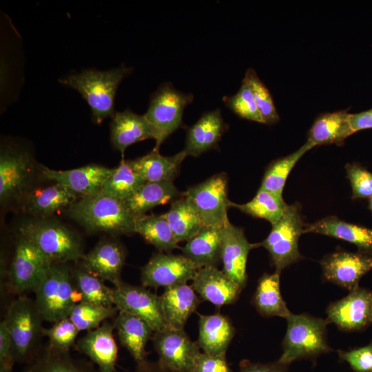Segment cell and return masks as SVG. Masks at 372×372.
I'll use <instances>...</instances> for the list:
<instances>
[{"instance_id": "50", "label": "cell", "mask_w": 372, "mask_h": 372, "mask_svg": "<svg viewBox=\"0 0 372 372\" xmlns=\"http://www.w3.org/2000/svg\"><path fill=\"white\" fill-rule=\"evenodd\" d=\"M349 123L353 134L372 128V108L355 114H349Z\"/></svg>"}, {"instance_id": "39", "label": "cell", "mask_w": 372, "mask_h": 372, "mask_svg": "<svg viewBox=\"0 0 372 372\" xmlns=\"http://www.w3.org/2000/svg\"><path fill=\"white\" fill-rule=\"evenodd\" d=\"M76 287L83 300L105 307H113V288L87 271L81 264L72 269Z\"/></svg>"}, {"instance_id": "51", "label": "cell", "mask_w": 372, "mask_h": 372, "mask_svg": "<svg viewBox=\"0 0 372 372\" xmlns=\"http://www.w3.org/2000/svg\"><path fill=\"white\" fill-rule=\"evenodd\" d=\"M134 372H178L174 371L160 362H151L145 360L141 363L136 364V366Z\"/></svg>"}, {"instance_id": "36", "label": "cell", "mask_w": 372, "mask_h": 372, "mask_svg": "<svg viewBox=\"0 0 372 372\" xmlns=\"http://www.w3.org/2000/svg\"><path fill=\"white\" fill-rule=\"evenodd\" d=\"M135 233L139 234L147 242L160 252L169 254L178 248V242L164 214L143 215L137 218Z\"/></svg>"}, {"instance_id": "4", "label": "cell", "mask_w": 372, "mask_h": 372, "mask_svg": "<svg viewBox=\"0 0 372 372\" xmlns=\"http://www.w3.org/2000/svg\"><path fill=\"white\" fill-rule=\"evenodd\" d=\"M34 293L43 320L51 323L68 318L73 307L83 300L68 263H52Z\"/></svg>"}, {"instance_id": "38", "label": "cell", "mask_w": 372, "mask_h": 372, "mask_svg": "<svg viewBox=\"0 0 372 372\" xmlns=\"http://www.w3.org/2000/svg\"><path fill=\"white\" fill-rule=\"evenodd\" d=\"M145 183L133 170L128 161L123 159L117 167L113 168L112 174L105 180L101 192L123 200L132 195Z\"/></svg>"}, {"instance_id": "20", "label": "cell", "mask_w": 372, "mask_h": 372, "mask_svg": "<svg viewBox=\"0 0 372 372\" xmlns=\"http://www.w3.org/2000/svg\"><path fill=\"white\" fill-rule=\"evenodd\" d=\"M112 171L113 168L96 164L69 170H55L41 166L45 178L68 187L80 198L101 192L103 183Z\"/></svg>"}, {"instance_id": "31", "label": "cell", "mask_w": 372, "mask_h": 372, "mask_svg": "<svg viewBox=\"0 0 372 372\" xmlns=\"http://www.w3.org/2000/svg\"><path fill=\"white\" fill-rule=\"evenodd\" d=\"M187 156L184 150L172 156H162L152 150L141 157L128 160V163L146 183L173 181Z\"/></svg>"}, {"instance_id": "25", "label": "cell", "mask_w": 372, "mask_h": 372, "mask_svg": "<svg viewBox=\"0 0 372 372\" xmlns=\"http://www.w3.org/2000/svg\"><path fill=\"white\" fill-rule=\"evenodd\" d=\"M223 228L203 225L198 232L186 241L183 255L198 269L215 267L221 263Z\"/></svg>"}, {"instance_id": "47", "label": "cell", "mask_w": 372, "mask_h": 372, "mask_svg": "<svg viewBox=\"0 0 372 372\" xmlns=\"http://www.w3.org/2000/svg\"><path fill=\"white\" fill-rule=\"evenodd\" d=\"M194 372H231L225 356L200 353L198 356Z\"/></svg>"}, {"instance_id": "6", "label": "cell", "mask_w": 372, "mask_h": 372, "mask_svg": "<svg viewBox=\"0 0 372 372\" xmlns=\"http://www.w3.org/2000/svg\"><path fill=\"white\" fill-rule=\"evenodd\" d=\"M282 340L283 352L278 362L289 365L295 360L310 358L331 351L327 342V320L307 314L291 313Z\"/></svg>"}, {"instance_id": "13", "label": "cell", "mask_w": 372, "mask_h": 372, "mask_svg": "<svg viewBox=\"0 0 372 372\" xmlns=\"http://www.w3.org/2000/svg\"><path fill=\"white\" fill-rule=\"evenodd\" d=\"M152 339L162 364L178 372H194L200 347L184 329L167 327L154 332Z\"/></svg>"}, {"instance_id": "42", "label": "cell", "mask_w": 372, "mask_h": 372, "mask_svg": "<svg viewBox=\"0 0 372 372\" xmlns=\"http://www.w3.org/2000/svg\"><path fill=\"white\" fill-rule=\"evenodd\" d=\"M249 85L264 123L272 125L278 123V114L271 95L253 68L247 70L243 79Z\"/></svg>"}, {"instance_id": "34", "label": "cell", "mask_w": 372, "mask_h": 372, "mask_svg": "<svg viewBox=\"0 0 372 372\" xmlns=\"http://www.w3.org/2000/svg\"><path fill=\"white\" fill-rule=\"evenodd\" d=\"M280 273H264L258 280L252 304L262 316L285 319L291 313L284 301L280 288Z\"/></svg>"}, {"instance_id": "3", "label": "cell", "mask_w": 372, "mask_h": 372, "mask_svg": "<svg viewBox=\"0 0 372 372\" xmlns=\"http://www.w3.org/2000/svg\"><path fill=\"white\" fill-rule=\"evenodd\" d=\"M131 69L121 65L108 71L85 70L65 76L59 81L78 91L92 110L94 122L101 124L114 114V99L121 81Z\"/></svg>"}, {"instance_id": "21", "label": "cell", "mask_w": 372, "mask_h": 372, "mask_svg": "<svg viewBox=\"0 0 372 372\" xmlns=\"http://www.w3.org/2000/svg\"><path fill=\"white\" fill-rule=\"evenodd\" d=\"M192 287L200 297L217 307L230 304L237 300L242 288L215 267L198 269Z\"/></svg>"}, {"instance_id": "52", "label": "cell", "mask_w": 372, "mask_h": 372, "mask_svg": "<svg viewBox=\"0 0 372 372\" xmlns=\"http://www.w3.org/2000/svg\"><path fill=\"white\" fill-rule=\"evenodd\" d=\"M14 362L0 363V372H13Z\"/></svg>"}, {"instance_id": "9", "label": "cell", "mask_w": 372, "mask_h": 372, "mask_svg": "<svg viewBox=\"0 0 372 372\" xmlns=\"http://www.w3.org/2000/svg\"><path fill=\"white\" fill-rule=\"evenodd\" d=\"M225 173L211 176L189 187L183 194L196 210L203 225L223 228L229 222L228 181Z\"/></svg>"}, {"instance_id": "37", "label": "cell", "mask_w": 372, "mask_h": 372, "mask_svg": "<svg viewBox=\"0 0 372 372\" xmlns=\"http://www.w3.org/2000/svg\"><path fill=\"white\" fill-rule=\"evenodd\" d=\"M287 205L282 196L259 188L251 200L244 204L231 202V207L252 217L265 219L273 225L282 217Z\"/></svg>"}, {"instance_id": "26", "label": "cell", "mask_w": 372, "mask_h": 372, "mask_svg": "<svg viewBox=\"0 0 372 372\" xmlns=\"http://www.w3.org/2000/svg\"><path fill=\"white\" fill-rule=\"evenodd\" d=\"M114 325L121 344L136 364L146 360L145 346L154 332L150 325L142 318L123 311H118Z\"/></svg>"}, {"instance_id": "12", "label": "cell", "mask_w": 372, "mask_h": 372, "mask_svg": "<svg viewBox=\"0 0 372 372\" xmlns=\"http://www.w3.org/2000/svg\"><path fill=\"white\" fill-rule=\"evenodd\" d=\"M114 305L118 311L135 315L146 321L154 332L168 327L161 296L144 286L132 285L123 281L113 287Z\"/></svg>"}, {"instance_id": "43", "label": "cell", "mask_w": 372, "mask_h": 372, "mask_svg": "<svg viewBox=\"0 0 372 372\" xmlns=\"http://www.w3.org/2000/svg\"><path fill=\"white\" fill-rule=\"evenodd\" d=\"M223 100L225 105L240 118L264 123L252 92L244 79L236 94L231 96H225Z\"/></svg>"}, {"instance_id": "48", "label": "cell", "mask_w": 372, "mask_h": 372, "mask_svg": "<svg viewBox=\"0 0 372 372\" xmlns=\"http://www.w3.org/2000/svg\"><path fill=\"white\" fill-rule=\"evenodd\" d=\"M288 366L278 361L271 363H259L244 360L240 363L239 372H287Z\"/></svg>"}, {"instance_id": "23", "label": "cell", "mask_w": 372, "mask_h": 372, "mask_svg": "<svg viewBox=\"0 0 372 372\" xmlns=\"http://www.w3.org/2000/svg\"><path fill=\"white\" fill-rule=\"evenodd\" d=\"M110 123L112 145L122 156L127 147L148 138L156 139V133L144 114H137L130 110L115 112Z\"/></svg>"}, {"instance_id": "45", "label": "cell", "mask_w": 372, "mask_h": 372, "mask_svg": "<svg viewBox=\"0 0 372 372\" xmlns=\"http://www.w3.org/2000/svg\"><path fill=\"white\" fill-rule=\"evenodd\" d=\"M345 168L352 188V198L372 197V173L358 163H348Z\"/></svg>"}, {"instance_id": "30", "label": "cell", "mask_w": 372, "mask_h": 372, "mask_svg": "<svg viewBox=\"0 0 372 372\" xmlns=\"http://www.w3.org/2000/svg\"><path fill=\"white\" fill-rule=\"evenodd\" d=\"M22 372H100L94 364L87 360L76 358L70 351H62L48 344L39 349L25 364Z\"/></svg>"}, {"instance_id": "41", "label": "cell", "mask_w": 372, "mask_h": 372, "mask_svg": "<svg viewBox=\"0 0 372 372\" xmlns=\"http://www.w3.org/2000/svg\"><path fill=\"white\" fill-rule=\"evenodd\" d=\"M118 312L115 306L105 307L82 300L72 309L68 318L79 331H90Z\"/></svg>"}, {"instance_id": "29", "label": "cell", "mask_w": 372, "mask_h": 372, "mask_svg": "<svg viewBox=\"0 0 372 372\" xmlns=\"http://www.w3.org/2000/svg\"><path fill=\"white\" fill-rule=\"evenodd\" d=\"M349 114L345 110L318 115L309 129L306 143L311 149L326 144L342 145L345 139L353 134Z\"/></svg>"}, {"instance_id": "5", "label": "cell", "mask_w": 372, "mask_h": 372, "mask_svg": "<svg viewBox=\"0 0 372 372\" xmlns=\"http://www.w3.org/2000/svg\"><path fill=\"white\" fill-rule=\"evenodd\" d=\"M12 342L14 363L27 364L42 347L43 319L34 300L20 296L9 305L4 318Z\"/></svg>"}, {"instance_id": "14", "label": "cell", "mask_w": 372, "mask_h": 372, "mask_svg": "<svg viewBox=\"0 0 372 372\" xmlns=\"http://www.w3.org/2000/svg\"><path fill=\"white\" fill-rule=\"evenodd\" d=\"M197 267L184 255L158 252L154 254L141 269L142 285L167 288L192 280Z\"/></svg>"}, {"instance_id": "40", "label": "cell", "mask_w": 372, "mask_h": 372, "mask_svg": "<svg viewBox=\"0 0 372 372\" xmlns=\"http://www.w3.org/2000/svg\"><path fill=\"white\" fill-rule=\"evenodd\" d=\"M309 149L310 147L305 143L293 153L271 162L265 170L260 189L282 196L289 173L299 159Z\"/></svg>"}, {"instance_id": "18", "label": "cell", "mask_w": 372, "mask_h": 372, "mask_svg": "<svg viewBox=\"0 0 372 372\" xmlns=\"http://www.w3.org/2000/svg\"><path fill=\"white\" fill-rule=\"evenodd\" d=\"M222 230L223 271L243 289L247 282L246 268L249 252L258 244L250 243L244 230L230 222Z\"/></svg>"}, {"instance_id": "16", "label": "cell", "mask_w": 372, "mask_h": 372, "mask_svg": "<svg viewBox=\"0 0 372 372\" xmlns=\"http://www.w3.org/2000/svg\"><path fill=\"white\" fill-rule=\"evenodd\" d=\"M126 256L125 248L120 242L105 238L83 255L80 264L102 280L116 286L123 282L121 275Z\"/></svg>"}, {"instance_id": "22", "label": "cell", "mask_w": 372, "mask_h": 372, "mask_svg": "<svg viewBox=\"0 0 372 372\" xmlns=\"http://www.w3.org/2000/svg\"><path fill=\"white\" fill-rule=\"evenodd\" d=\"M227 128L228 125L224 121L219 108L206 112L187 129L183 150L187 156H199L217 147Z\"/></svg>"}, {"instance_id": "49", "label": "cell", "mask_w": 372, "mask_h": 372, "mask_svg": "<svg viewBox=\"0 0 372 372\" xmlns=\"http://www.w3.org/2000/svg\"><path fill=\"white\" fill-rule=\"evenodd\" d=\"M11 351L12 342L10 332L6 321L3 320L0 324V363L14 362Z\"/></svg>"}, {"instance_id": "44", "label": "cell", "mask_w": 372, "mask_h": 372, "mask_svg": "<svg viewBox=\"0 0 372 372\" xmlns=\"http://www.w3.org/2000/svg\"><path fill=\"white\" fill-rule=\"evenodd\" d=\"M49 328H44L43 335L48 338V344L56 350L70 351L76 343L79 332L69 318L52 323Z\"/></svg>"}, {"instance_id": "15", "label": "cell", "mask_w": 372, "mask_h": 372, "mask_svg": "<svg viewBox=\"0 0 372 372\" xmlns=\"http://www.w3.org/2000/svg\"><path fill=\"white\" fill-rule=\"evenodd\" d=\"M327 322L344 331L362 329L372 322V292L355 288L344 298L329 304Z\"/></svg>"}, {"instance_id": "35", "label": "cell", "mask_w": 372, "mask_h": 372, "mask_svg": "<svg viewBox=\"0 0 372 372\" xmlns=\"http://www.w3.org/2000/svg\"><path fill=\"white\" fill-rule=\"evenodd\" d=\"M163 214L177 242L187 241L203 227L198 214L183 194L172 203L170 209Z\"/></svg>"}, {"instance_id": "24", "label": "cell", "mask_w": 372, "mask_h": 372, "mask_svg": "<svg viewBox=\"0 0 372 372\" xmlns=\"http://www.w3.org/2000/svg\"><path fill=\"white\" fill-rule=\"evenodd\" d=\"M80 196L68 187L54 185L30 191L23 199V207L30 215L46 218L57 211L69 207Z\"/></svg>"}, {"instance_id": "11", "label": "cell", "mask_w": 372, "mask_h": 372, "mask_svg": "<svg viewBox=\"0 0 372 372\" xmlns=\"http://www.w3.org/2000/svg\"><path fill=\"white\" fill-rule=\"evenodd\" d=\"M52 263L31 242L18 236L9 273L10 287L20 295L34 291Z\"/></svg>"}, {"instance_id": "46", "label": "cell", "mask_w": 372, "mask_h": 372, "mask_svg": "<svg viewBox=\"0 0 372 372\" xmlns=\"http://www.w3.org/2000/svg\"><path fill=\"white\" fill-rule=\"evenodd\" d=\"M340 359L349 363L356 372H371L372 369V343L349 351H338Z\"/></svg>"}, {"instance_id": "2", "label": "cell", "mask_w": 372, "mask_h": 372, "mask_svg": "<svg viewBox=\"0 0 372 372\" xmlns=\"http://www.w3.org/2000/svg\"><path fill=\"white\" fill-rule=\"evenodd\" d=\"M19 235L37 247L51 263L80 260L84 254L80 236L63 223L46 218L23 223Z\"/></svg>"}, {"instance_id": "53", "label": "cell", "mask_w": 372, "mask_h": 372, "mask_svg": "<svg viewBox=\"0 0 372 372\" xmlns=\"http://www.w3.org/2000/svg\"><path fill=\"white\" fill-rule=\"evenodd\" d=\"M369 209L372 212V197L369 199Z\"/></svg>"}, {"instance_id": "33", "label": "cell", "mask_w": 372, "mask_h": 372, "mask_svg": "<svg viewBox=\"0 0 372 372\" xmlns=\"http://www.w3.org/2000/svg\"><path fill=\"white\" fill-rule=\"evenodd\" d=\"M182 194L173 181L145 183L123 201L129 210L138 218L157 205L173 202Z\"/></svg>"}, {"instance_id": "19", "label": "cell", "mask_w": 372, "mask_h": 372, "mask_svg": "<svg viewBox=\"0 0 372 372\" xmlns=\"http://www.w3.org/2000/svg\"><path fill=\"white\" fill-rule=\"evenodd\" d=\"M114 324L105 321L87 333L75 343L76 351L97 365L100 372H114L118 347L113 335Z\"/></svg>"}, {"instance_id": "10", "label": "cell", "mask_w": 372, "mask_h": 372, "mask_svg": "<svg viewBox=\"0 0 372 372\" xmlns=\"http://www.w3.org/2000/svg\"><path fill=\"white\" fill-rule=\"evenodd\" d=\"M34 164L25 151L6 147L0 155V201L6 205L23 200L30 191Z\"/></svg>"}, {"instance_id": "28", "label": "cell", "mask_w": 372, "mask_h": 372, "mask_svg": "<svg viewBox=\"0 0 372 372\" xmlns=\"http://www.w3.org/2000/svg\"><path fill=\"white\" fill-rule=\"evenodd\" d=\"M198 344L204 353L225 356L234 336L235 328L230 319L220 313L199 315Z\"/></svg>"}, {"instance_id": "8", "label": "cell", "mask_w": 372, "mask_h": 372, "mask_svg": "<svg viewBox=\"0 0 372 372\" xmlns=\"http://www.w3.org/2000/svg\"><path fill=\"white\" fill-rule=\"evenodd\" d=\"M194 99L192 93H184L166 82L153 93L147 111L144 114L156 133L154 151L158 152L161 145L183 124L186 106Z\"/></svg>"}, {"instance_id": "32", "label": "cell", "mask_w": 372, "mask_h": 372, "mask_svg": "<svg viewBox=\"0 0 372 372\" xmlns=\"http://www.w3.org/2000/svg\"><path fill=\"white\" fill-rule=\"evenodd\" d=\"M304 232L334 237L353 243L364 251H372L371 229L343 221L336 216H327L305 225Z\"/></svg>"}, {"instance_id": "7", "label": "cell", "mask_w": 372, "mask_h": 372, "mask_svg": "<svg viewBox=\"0 0 372 372\" xmlns=\"http://www.w3.org/2000/svg\"><path fill=\"white\" fill-rule=\"evenodd\" d=\"M304 227L300 205H287L282 217L272 225L269 234L258 244L268 251L276 272L280 273L285 267L302 258L298 240L304 234Z\"/></svg>"}, {"instance_id": "17", "label": "cell", "mask_w": 372, "mask_h": 372, "mask_svg": "<svg viewBox=\"0 0 372 372\" xmlns=\"http://www.w3.org/2000/svg\"><path fill=\"white\" fill-rule=\"evenodd\" d=\"M324 278L352 291L360 278L372 269V256L362 253L335 252L320 262Z\"/></svg>"}, {"instance_id": "54", "label": "cell", "mask_w": 372, "mask_h": 372, "mask_svg": "<svg viewBox=\"0 0 372 372\" xmlns=\"http://www.w3.org/2000/svg\"><path fill=\"white\" fill-rule=\"evenodd\" d=\"M371 372H372V369H371Z\"/></svg>"}, {"instance_id": "27", "label": "cell", "mask_w": 372, "mask_h": 372, "mask_svg": "<svg viewBox=\"0 0 372 372\" xmlns=\"http://www.w3.org/2000/svg\"><path fill=\"white\" fill-rule=\"evenodd\" d=\"M161 299L167 326L176 329H184L200 302L193 287L187 283L165 288Z\"/></svg>"}, {"instance_id": "1", "label": "cell", "mask_w": 372, "mask_h": 372, "mask_svg": "<svg viewBox=\"0 0 372 372\" xmlns=\"http://www.w3.org/2000/svg\"><path fill=\"white\" fill-rule=\"evenodd\" d=\"M68 214L90 233L112 236L135 233L138 218L123 200L102 192L79 198L68 207Z\"/></svg>"}]
</instances>
